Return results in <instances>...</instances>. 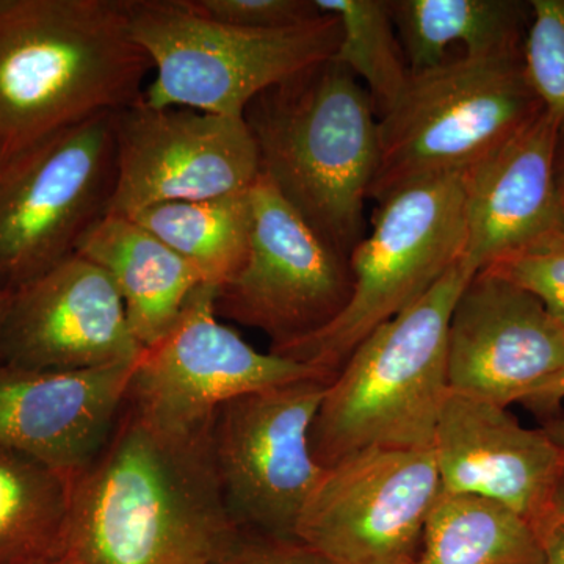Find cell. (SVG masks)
Masks as SVG:
<instances>
[{"instance_id":"4","label":"cell","mask_w":564,"mask_h":564,"mask_svg":"<svg viewBox=\"0 0 564 564\" xmlns=\"http://www.w3.org/2000/svg\"><path fill=\"white\" fill-rule=\"evenodd\" d=\"M475 273L463 259L355 348L326 388L311 429V448L323 469L369 448L432 451L451 391L448 322Z\"/></svg>"},{"instance_id":"13","label":"cell","mask_w":564,"mask_h":564,"mask_svg":"<svg viewBox=\"0 0 564 564\" xmlns=\"http://www.w3.org/2000/svg\"><path fill=\"white\" fill-rule=\"evenodd\" d=\"M115 137L110 215L220 198L250 191L261 176L258 148L243 118L184 107L155 109L140 98L115 113Z\"/></svg>"},{"instance_id":"11","label":"cell","mask_w":564,"mask_h":564,"mask_svg":"<svg viewBox=\"0 0 564 564\" xmlns=\"http://www.w3.org/2000/svg\"><path fill=\"white\" fill-rule=\"evenodd\" d=\"M252 228L239 272L215 293V311L259 329L270 351L336 321L352 293L350 259L329 247L263 174L252 185Z\"/></svg>"},{"instance_id":"20","label":"cell","mask_w":564,"mask_h":564,"mask_svg":"<svg viewBox=\"0 0 564 564\" xmlns=\"http://www.w3.org/2000/svg\"><path fill=\"white\" fill-rule=\"evenodd\" d=\"M397 35L411 74L447 61L454 44L463 57H524L532 21L530 2L519 0H389Z\"/></svg>"},{"instance_id":"6","label":"cell","mask_w":564,"mask_h":564,"mask_svg":"<svg viewBox=\"0 0 564 564\" xmlns=\"http://www.w3.org/2000/svg\"><path fill=\"white\" fill-rule=\"evenodd\" d=\"M544 110L524 57L445 61L411 74L380 117V158L369 198L466 172Z\"/></svg>"},{"instance_id":"14","label":"cell","mask_w":564,"mask_h":564,"mask_svg":"<svg viewBox=\"0 0 564 564\" xmlns=\"http://www.w3.org/2000/svg\"><path fill=\"white\" fill-rule=\"evenodd\" d=\"M445 494L502 503L534 532L564 524V455L541 429H525L507 408L448 391L433 444Z\"/></svg>"},{"instance_id":"8","label":"cell","mask_w":564,"mask_h":564,"mask_svg":"<svg viewBox=\"0 0 564 564\" xmlns=\"http://www.w3.org/2000/svg\"><path fill=\"white\" fill-rule=\"evenodd\" d=\"M115 113L0 162V289L17 291L77 254L109 214L117 181Z\"/></svg>"},{"instance_id":"30","label":"cell","mask_w":564,"mask_h":564,"mask_svg":"<svg viewBox=\"0 0 564 564\" xmlns=\"http://www.w3.org/2000/svg\"><path fill=\"white\" fill-rule=\"evenodd\" d=\"M544 564H564V524L545 538Z\"/></svg>"},{"instance_id":"3","label":"cell","mask_w":564,"mask_h":564,"mask_svg":"<svg viewBox=\"0 0 564 564\" xmlns=\"http://www.w3.org/2000/svg\"><path fill=\"white\" fill-rule=\"evenodd\" d=\"M243 120L261 174L350 259L367 234L364 209L380 158V117L366 87L329 58L261 93Z\"/></svg>"},{"instance_id":"24","label":"cell","mask_w":564,"mask_h":564,"mask_svg":"<svg viewBox=\"0 0 564 564\" xmlns=\"http://www.w3.org/2000/svg\"><path fill=\"white\" fill-rule=\"evenodd\" d=\"M343 29L334 61L366 84L378 115L383 117L400 98L411 73L389 0H315Z\"/></svg>"},{"instance_id":"28","label":"cell","mask_w":564,"mask_h":564,"mask_svg":"<svg viewBox=\"0 0 564 564\" xmlns=\"http://www.w3.org/2000/svg\"><path fill=\"white\" fill-rule=\"evenodd\" d=\"M214 564H334L299 538L243 532Z\"/></svg>"},{"instance_id":"19","label":"cell","mask_w":564,"mask_h":564,"mask_svg":"<svg viewBox=\"0 0 564 564\" xmlns=\"http://www.w3.org/2000/svg\"><path fill=\"white\" fill-rule=\"evenodd\" d=\"M77 254L101 267L120 293L141 347L161 340L192 293L206 284L198 270L139 223L107 214L85 234Z\"/></svg>"},{"instance_id":"27","label":"cell","mask_w":564,"mask_h":564,"mask_svg":"<svg viewBox=\"0 0 564 564\" xmlns=\"http://www.w3.org/2000/svg\"><path fill=\"white\" fill-rule=\"evenodd\" d=\"M209 20L254 31L296 28L322 17L315 0H187Z\"/></svg>"},{"instance_id":"25","label":"cell","mask_w":564,"mask_h":564,"mask_svg":"<svg viewBox=\"0 0 564 564\" xmlns=\"http://www.w3.org/2000/svg\"><path fill=\"white\" fill-rule=\"evenodd\" d=\"M524 43L527 79L556 122L564 120V0H532Z\"/></svg>"},{"instance_id":"21","label":"cell","mask_w":564,"mask_h":564,"mask_svg":"<svg viewBox=\"0 0 564 564\" xmlns=\"http://www.w3.org/2000/svg\"><path fill=\"white\" fill-rule=\"evenodd\" d=\"M413 564H544V541L496 500L443 492Z\"/></svg>"},{"instance_id":"2","label":"cell","mask_w":564,"mask_h":564,"mask_svg":"<svg viewBox=\"0 0 564 564\" xmlns=\"http://www.w3.org/2000/svg\"><path fill=\"white\" fill-rule=\"evenodd\" d=\"M150 70L126 0H0V162L132 106Z\"/></svg>"},{"instance_id":"23","label":"cell","mask_w":564,"mask_h":564,"mask_svg":"<svg viewBox=\"0 0 564 564\" xmlns=\"http://www.w3.org/2000/svg\"><path fill=\"white\" fill-rule=\"evenodd\" d=\"M73 478L0 448V564L52 562L68 521Z\"/></svg>"},{"instance_id":"5","label":"cell","mask_w":564,"mask_h":564,"mask_svg":"<svg viewBox=\"0 0 564 564\" xmlns=\"http://www.w3.org/2000/svg\"><path fill=\"white\" fill-rule=\"evenodd\" d=\"M133 39L147 52L154 79L143 102L243 118L252 99L339 50L343 29L332 14L254 31L209 20L187 0H126Z\"/></svg>"},{"instance_id":"15","label":"cell","mask_w":564,"mask_h":564,"mask_svg":"<svg viewBox=\"0 0 564 564\" xmlns=\"http://www.w3.org/2000/svg\"><path fill=\"white\" fill-rule=\"evenodd\" d=\"M563 367L564 328L544 304L507 278L478 270L448 322V389L508 408L524 404Z\"/></svg>"},{"instance_id":"26","label":"cell","mask_w":564,"mask_h":564,"mask_svg":"<svg viewBox=\"0 0 564 564\" xmlns=\"http://www.w3.org/2000/svg\"><path fill=\"white\" fill-rule=\"evenodd\" d=\"M484 270L532 293L564 328V221Z\"/></svg>"},{"instance_id":"31","label":"cell","mask_w":564,"mask_h":564,"mask_svg":"<svg viewBox=\"0 0 564 564\" xmlns=\"http://www.w3.org/2000/svg\"><path fill=\"white\" fill-rule=\"evenodd\" d=\"M555 180L564 204V120L558 122L555 140Z\"/></svg>"},{"instance_id":"1","label":"cell","mask_w":564,"mask_h":564,"mask_svg":"<svg viewBox=\"0 0 564 564\" xmlns=\"http://www.w3.org/2000/svg\"><path fill=\"white\" fill-rule=\"evenodd\" d=\"M242 533L218 486L210 433H165L124 404L102 451L73 478L52 564H214Z\"/></svg>"},{"instance_id":"22","label":"cell","mask_w":564,"mask_h":564,"mask_svg":"<svg viewBox=\"0 0 564 564\" xmlns=\"http://www.w3.org/2000/svg\"><path fill=\"white\" fill-rule=\"evenodd\" d=\"M250 191L155 204L128 217L192 263L206 284L218 289L239 272L247 258L252 228Z\"/></svg>"},{"instance_id":"10","label":"cell","mask_w":564,"mask_h":564,"mask_svg":"<svg viewBox=\"0 0 564 564\" xmlns=\"http://www.w3.org/2000/svg\"><path fill=\"white\" fill-rule=\"evenodd\" d=\"M217 288L199 285L165 336L144 348L133 369L126 406L176 436L209 434L223 404L293 381H333L310 364L261 352L220 322Z\"/></svg>"},{"instance_id":"33","label":"cell","mask_w":564,"mask_h":564,"mask_svg":"<svg viewBox=\"0 0 564 564\" xmlns=\"http://www.w3.org/2000/svg\"><path fill=\"white\" fill-rule=\"evenodd\" d=\"M10 292L0 289V344H2L3 325H6L7 311H9Z\"/></svg>"},{"instance_id":"32","label":"cell","mask_w":564,"mask_h":564,"mask_svg":"<svg viewBox=\"0 0 564 564\" xmlns=\"http://www.w3.org/2000/svg\"><path fill=\"white\" fill-rule=\"evenodd\" d=\"M543 429L551 436V440L558 445L560 451L564 455V415H555V417L547 419L544 422Z\"/></svg>"},{"instance_id":"18","label":"cell","mask_w":564,"mask_h":564,"mask_svg":"<svg viewBox=\"0 0 564 564\" xmlns=\"http://www.w3.org/2000/svg\"><path fill=\"white\" fill-rule=\"evenodd\" d=\"M556 129L558 122L543 110L462 173L464 262L475 272L564 221L555 180Z\"/></svg>"},{"instance_id":"7","label":"cell","mask_w":564,"mask_h":564,"mask_svg":"<svg viewBox=\"0 0 564 564\" xmlns=\"http://www.w3.org/2000/svg\"><path fill=\"white\" fill-rule=\"evenodd\" d=\"M466 214L462 173L426 177L378 202L372 231L350 254L352 293L322 332L270 351L336 377L378 326L410 310L463 261Z\"/></svg>"},{"instance_id":"9","label":"cell","mask_w":564,"mask_h":564,"mask_svg":"<svg viewBox=\"0 0 564 564\" xmlns=\"http://www.w3.org/2000/svg\"><path fill=\"white\" fill-rule=\"evenodd\" d=\"M332 381L311 378L245 393L223 404L210 455L226 508L243 532L296 538L323 467L311 429Z\"/></svg>"},{"instance_id":"16","label":"cell","mask_w":564,"mask_h":564,"mask_svg":"<svg viewBox=\"0 0 564 564\" xmlns=\"http://www.w3.org/2000/svg\"><path fill=\"white\" fill-rule=\"evenodd\" d=\"M124 303L101 267L80 254L10 292L0 362L33 370L135 364Z\"/></svg>"},{"instance_id":"34","label":"cell","mask_w":564,"mask_h":564,"mask_svg":"<svg viewBox=\"0 0 564 564\" xmlns=\"http://www.w3.org/2000/svg\"><path fill=\"white\" fill-rule=\"evenodd\" d=\"M39 564H52V562H46V563H39Z\"/></svg>"},{"instance_id":"17","label":"cell","mask_w":564,"mask_h":564,"mask_svg":"<svg viewBox=\"0 0 564 564\" xmlns=\"http://www.w3.org/2000/svg\"><path fill=\"white\" fill-rule=\"evenodd\" d=\"M135 364L33 370L0 362V448L76 477L109 441Z\"/></svg>"},{"instance_id":"29","label":"cell","mask_w":564,"mask_h":564,"mask_svg":"<svg viewBox=\"0 0 564 564\" xmlns=\"http://www.w3.org/2000/svg\"><path fill=\"white\" fill-rule=\"evenodd\" d=\"M564 400V367L552 380L534 392L524 403L530 411L541 415L545 421L560 415V408Z\"/></svg>"},{"instance_id":"12","label":"cell","mask_w":564,"mask_h":564,"mask_svg":"<svg viewBox=\"0 0 564 564\" xmlns=\"http://www.w3.org/2000/svg\"><path fill=\"white\" fill-rule=\"evenodd\" d=\"M441 494L433 448H369L323 470L295 536L334 564H413Z\"/></svg>"}]
</instances>
